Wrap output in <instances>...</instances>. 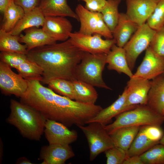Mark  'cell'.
<instances>
[{"instance_id": "1", "label": "cell", "mask_w": 164, "mask_h": 164, "mask_svg": "<svg viewBox=\"0 0 164 164\" xmlns=\"http://www.w3.org/2000/svg\"><path fill=\"white\" fill-rule=\"evenodd\" d=\"M84 52L75 46L69 38L63 42L34 48L26 54L28 59L43 70L41 82L48 84L52 80H77L75 70Z\"/></svg>"}, {"instance_id": "2", "label": "cell", "mask_w": 164, "mask_h": 164, "mask_svg": "<svg viewBox=\"0 0 164 164\" xmlns=\"http://www.w3.org/2000/svg\"><path fill=\"white\" fill-rule=\"evenodd\" d=\"M10 113L6 119L15 127L22 136L31 140L39 141L44 133L46 119L39 112L11 99Z\"/></svg>"}, {"instance_id": "3", "label": "cell", "mask_w": 164, "mask_h": 164, "mask_svg": "<svg viewBox=\"0 0 164 164\" xmlns=\"http://www.w3.org/2000/svg\"><path fill=\"white\" fill-rule=\"evenodd\" d=\"M57 121L67 127L85 125L103 109L100 105L78 102L54 92Z\"/></svg>"}, {"instance_id": "4", "label": "cell", "mask_w": 164, "mask_h": 164, "mask_svg": "<svg viewBox=\"0 0 164 164\" xmlns=\"http://www.w3.org/2000/svg\"><path fill=\"white\" fill-rule=\"evenodd\" d=\"M28 81V89L20 102L39 112L46 120L57 121L54 92L38 80Z\"/></svg>"}, {"instance_id": "5", "label": "cell", "mask_w": 164, "mask_h": 164, "mask_svg": "<svg viewBox=\"0 0 164 164\" xmlns=\"http://www.w3.org/2000/svg\"><path fill=\"white\" fill-rule=\"evenodd\" d=\"M115 118L114 122L104 126L109 134L124 127L148 125L161 126L164 122V116L157 113L147 105H139L122 112Z\"/></svg>"}, {"instance_id": "6", "label": "cell", "mask_w": 164, "mask_h": 164, "mask_svg": "<svg viewBox=\"0 0 164 164\" xmlns=\"http://www.w3.org/2000/svg\"><path fill=\"white\" fill-rule=\"evenodd\" d=\"M106 54H91L84 52L75 70L77 80L94 87L111 90L104 82L102 76L106 63Z\"/></svg>"}, {"instance_id": "7", "label": "cell", "mask_w": 164, "mask_h": 164, "mask_svg": "<svg viewBox=\"0 0 164 164\" xmlns=\"http://www.w3.org/2000/svg\"><path fill=\"white\" fill-rule=\"evenodd\" d=\"M85 126L78 127L85 135L90 150V160H94L100 153L114 146L110 135L104 125L97 122H92Z\"/></svg>"}, {"instance_id": "8", "label": "cell", "mask_w": 164, "mask_h": 164, "mask_svg": "<svg viewBox=\"0 0 164 164\" xmlns=\"http://www.w3.org/2000/svg\"><path fill=\"white\" fill-rule=\"evenodd\" d=\"M75 12L80 23L78 32L88 35L98 34L105 39H113L112 32L100 12L89 10L80 4L77 5Z\"/></svg>"}, {"instance_id": "9", "label": "cell", "mask_w": 164, "mask_h": 164, "mask_svg": "<svg viewBox=\"0 0 164 164\" xmlns=\"http://www.w3.org/2000/svg\"><path fill=\"white\" fill-rule=\"evenodd\" d=\"M156 31L146 23L139 26L123 47L128 66L132 71L140 54L149 46Z\"/></svg>"}, {"instance_id": "10", "label": "cell", "mask_w": 164, "mask_h": 164, "mask_svg": "<svg viewBox=\"0 0 164 164\" xmlns=\"http://www.w3.org/2000/svg\"><path fill=\"white\" fill-rule=\"evenodd\" d=\"M161 126L144 125L141 126L130 148L126 152V158L140 155L154 145L159 143L164 135Z\"/></svg>"}, {"instance_id": "11", "label": "cell", "mask_w": 164, "mask_h": 164, "mask_svg": "<svg viewBox=\"0 0 164 164\" xmlns=\"http://www.w3.org/2000/svg\"><path fill=\"white\" fill-rule=\"evenodd\" d=\"M98 34L88 35L78 32H71L70 38L73 44L84 52L91 54H107L116 44L113 38L103 39Z\"/></svg>"}, {"instance_id": "12", "label": "cell", "mask_w": 164, "mask_h": 164, "mask_svg": "<svg viewBox=\"0 0 164 164\" xmlns=\"http://www.w3.org/2000/svg\"><path fill=\"white\" fill-rule=\"evenodd\" d=\"M28 87V81L14 72L9 66L0 61V88L5 95L22 97Z\"/></svg>"}, {"instance_id": "13", "label": "cell", "mask_w": 164, "mask_h": 164, "mask_svg": "<svg viewBox=\"0 0 164 164\" xmlns=\"http://www.w3.org/2000/svg\"><path fill=\"white\" fill-rule=\"evenodd\" d=\"M164 72V58L155 53L149 46L145 50L143 60L132 78L150 80Z\"/></svg>"}, {"instance_id": "14", "label": "cell", "mask_w": 164, "mask_h": 164, "mask_svg": "<svg viewBox=\"0 0 164 164\" xmlns=\"http://www.w3.org/2000/svg\"><path fill=\"white\" fill-rule=\"evenodd\" d=\"M151 80L131 78L127 82V96L125 103L126 111L139 105H147Z\"/></svg>"}, {"instance_id": "15", "label": "cell", "mask_w": 164, "mask_h": 164, "mask_svg": "<svg viewBox=\"0 0 164 164\" xmlns=\"http://www.w3.org/2000/svg\"><path fill=\"white\" fill-rule=\"evenodd\" d=\"M44 133L49 144L70 145L77 139V132L70 130L61 123L52 120H46Z\"/></svg>"}, {"instance_id": "16", "label": "cell", "mask_w": 164, "mask_h": 164, "mask_svg": "<svg viewBox=\"0 0 164 164\" xmlns=\"http://www.w3.org/2000/svg\"><path fill=\"white\" fill-rule=\"evenodd\" d=\"M126 14L139 26L145 23L160 0H125Z\"/></svg>"}, {"instance_id": "17", "label": "cell", "mask_w": 164, "mask_h": 164, "mask_svg": "<svg viewBox=\"0 0 164 164\" xmlns=\"http://www.w3.org/2000/svg\"><path fill=\"white\" fill-rule=\"evenodd\" d=\"M42 29L56 41L69 39L73 29L70 22L65 17L46 16Z\"/></svg>"}, {"instance_id": "18", "label": "cell", "mask_w": 164, "mask_h": 164, "mask_svg": "<svg viewBox=\"0 0 164 164\" xmlns=\"http://www.w3.org/2000/svg\"><path fill=\"white\" fill-rule=\"evenodd\" d=\"M74 156L70 145L49 144L42 147L39 159L42 164H63Z\"/></svg>"}, {"instance_id": "19", "label": "cell", "mask_w": 164, "mask_h": 164, "mask_svg": "<svg viewBox=\"0 0 164 164\" xmlns=\"http://www.w3.org/2000/svg\"><path fill=\"white\" fill-rule=\"evenodd\" d=\"M139 27L128 17L125 13L120 12L118 23L112 32L116 45L123 47Z\"/></svg>"}, {"instance_id": "20", "label": "cell", "mask_w": 164, "mask_h": 164, "mask_svg": "<svg viewBox=\"0 0 164 164\" xmlns=\"http://www.w3.org/2000/svg\"><path fill=\"white\" fill-rule=\"evenodd\" d=\"M106 63L109 70H114L119 73H123L129 78L133 74L130 68L123 47L114 45L106 55Z\"/></svg>"}, {"instance_id": "21", "label": "cell", "mask_w": 164, "mask_h": 164, "mask_svg": "<svg viewBox=\"0 0 164 164\" xmlns=\"http://www.w3.org/2000/svg\"><path fill=\"white\" fill-rule=\"evenodd\" d=\"M39 7L45 17H68L78 21L76 13L68 5L67 0H41Z\"/></svg>"}, {"instance_id": "22", "label": "cell", "mask_w": 164, "mask_h": 164, "mask_svg": "<svg viewBox=\"0 0 164 164\" xmlns=\"http://www.w3.org/2000/svg\"><path fill=\"white\" fill-rule=\"evenodd\" d=\"M127 96V89L125 87L121 94L115 101L107 107L102 109L95 116L90 120L87 124L97 122L104 125L108 124L113 118L126 111L125 105Z\"/></svg>"}, {"instance_id": "23", "label": "cell", "mask_w": 164, "mask_h": 164, "mask_svg": "<svg viewBox=\"0 0 164 164\" xmlns=\"http://www.w3.org/2000/svg\"><path fill=\"white\" fill-rule=\"evenodd\" d=\"M24 31L25 34L19 36V41L25 44L28 51L37 47L56 43L42 28L32 27Z\"/></svg>"}, {"instance_id": "24", "label": "cell", "mask_w": 164, "mask_h": 164, "mask_svg": "<svg viewBox=\"0 0 164 164\" xmlns=\"http://www.w3.org/2000/svg\"><path fill=\"white\" fill-rule=\"evenodd\" d=\"M151 82L147 105L157 113L164 116V77L160 75Z\"/></svg>"}, {"instance_id": "25", "label": "cell", "mask_w": 164, "mask_h": 164, "mask_svg": "<svg viewBox=\"0 0 164 164\" xmlns=\"http://www.w3.org/2000/svg\"><path fill=\"white\" fill-rule=\"evenodd\" d=\"M45 16L39 7L25 13L13 29L9 32L15 36H19L21 33L26 29L33 27L42 26Z\"/></svg>"}, {"instance_id": "26", "label": "cell", "mask_w": 164, "mask_h": 164, "mask_svg": "<svg viewBox=\"0 0 164 164\" xmlns=\"http://www.w3.org/2000/svg\"><path fill=\"white\" fill-rule=\"evenodd\" d=\"M140 126L124 127L118 128L110 135L115 146L127 152L135 138Z\"/></svg>"}, {"instance_id": "27", "label": "cell", "mask_w": 164, "mask_h": 164, "mask_svg": "<svg viewBox=\"0 0 164 164\" xmlns=\"http://www.w3.org/2000/svg\"><path fill=\"white\" fill-rule=\"evenodd\" d=\"M74 90V100L81 103L94 104L98 94L94 86L78 80L72 81Z\"/></svg>"}, {"instance_id": "28", "label": "cell", "mask_w": 164, "mask_h": 164, "mask_svg": "<svg viewBox=\"0 0 164 164\" xmlns=\"http://www.w3.org/2000/svg\"><path fill=\"white\" fill-rule=\"evenodd\" d=\"M3 14V18L1 29L9 32L14 28L25 14L23 9L16 5L14 0H11Z\"/></svg>"}, {"instance_id": "29", "label": "cell", "mask_w": 164, "mask_h": 164, "mask_svg": "<svg viewBox=\"0 0 164 164\" xmlns=\"http://www.w3.org/2000/svg\"><path fill=\"white\" fill-rule=\"evenodd\" d=\"M19 36L13 35L9 32L0 30V50L1 52H15L27 54L26 46L21 44Z\"/></svg>"}, {"instance_id": "30", "label": "cell", "mask_w": 164, "mask_h": 164, "mask_svg": "<svg viewBox=\"0 0 164 164\" xmlns=\"http://www.w3.org/2000/svg\"><path fill=\"white\" fill-rule=\"evenodd\" d=\"M122 0H106L100 11L105 23L112 32L118 22L120 12L118 7Z\"/></svg>"}, {"instance_id": "31", "label": "cell", "mask_w": 164, "mask_h": 164, "mask_svg": "<svg viewBox=\"0 0 164 164\" xmlns=\"http://www.w3.org/2000/svg\"><path fill=\"white\" fill-rule=\"evenodd\" d=\"M18 74L28 80H38L41 82L43 70L36 63L28 60L22 63L16 69Z\"/></svg>"}, {"instance_id": "32", "label": "cell", "mask_w": 164, "mask_h": 164, "mask_svg": "<svg viewBox=\"0 0 164 164\" xmlns=\"http://www.w3.org/2000/svg\"><path fill=\"white\" fill-rule=\"evenodd\" d=\"M48 87L56 93L74 100V90L72 81L63 78L51 80Z\"/></svg>"}, {"instance_id": "33", "label": "cell", "mask_w": 164, "mask_h": 164, "mask_svg": "<svg viewBox=\"0 0 164 164\" xmlns=\"http://www.w3.org/2000/svg\"><path fill=\"white\" fill-rule=\"evenodd\" d=\"M140 156L144 164H164V145L156 144Z\"/></svg>"}, {"instance_id": "34", "label": "cell", "mask_w": 164, "mask_h": 164, "mask_svg": "<svg viewBox=\"0 0 164 164\" xmlns=\"http://www.w3.org/2000/svg\"><path fill=\"white\" fill-rule=\"evenodd\" d=\"M146 23L156 31L164 25V0H160Z\"/></svg>"}, {"instance_id": "35", "label": "cell", "mask_w": 164, "mask_h": 164, "mask_svg": "<svg viewBox=\"0 0 164 164\" xmlns=\"http://www.w3.org/2000/svg\"><path fill=\"white\" fill-rule=\"evenodd\" d=\"M0 59V61L16 69L20 64L28 60L26 54L6 52H1Z\"/></svg>"}, {"instance_id": "36", "label": "cell", "mask_w": 164, "mask_h": 164, "mask_svg": "<svg viewBox=\"0 0 164 164\" xmlns=\"http://www.w3.org/2000/svg\"><path fill=\"white\" fill-rule=\"evenodd\" d=\"M104 152L107 164H123L126 158V152L116 146L110 148Z\"/></svg>"}, {"instance_id": "37", "label": "cell", "mask_w": 164, "mask_h": 164, "mask_svg": "<svg viewBox=\"0 0 164 164\" xmlns=\"http://www.w3.org/2000/svg\"><path fill=\"white\" fill-rule=\"evenodd\" d=\"M149 46L155 53L164 58V25L156 31Z\"/></svg>"}, {"instance_id": "38", "label": "cell", "mask_w": 164, "mask_h": 164, "mask_svg": "<svg viewBox=\"0 0 164 164\" xmlns=\"http://www.w3.org/2000/svg\"><path fill=\"white\" fill-rule=\"evenodd\" d=\"M41 0H14L15 3L21 7L25 13L39 7Z\"/></svg>"}, {"instance_id": "39", "label": "cell", "mask_w": 164, "mask_h": 164, "mask_svg": "<svg viewBox=\"0 0 164 164\" xmlns=\"http://www.w3.org/2000/svg\"><path fill=\"white\" fill-rule=\"evenodd\" d=\"M85 3V8L91 11L100 12L105 5L106 0H78Z\"/></svg>"}, {"instance_id": "40", "label": "cell", "mask_w": 164, "mask_h": 164, "mask_svg": "<svg viewBox=\"0 0 164 164\" xmlns=\"http://www.w3.org/2000/svg\"><path fill=\"white\" fill-rule=\"evenodd\" d=\"M123 164H144L140 155H133L128 157Z\"/></svg>"}, {"instance_id": "41", "label": "cell", "mask_w": 164, "mask_h": 164, "mask_svg": "<svg viewBox=\"0 0 164 164\" xmlns=\"http://www.w3.org/2000/svg\"><path fill=\"white\" fill-rule=\"evenodd\" d=\"M11 0H0V11L3 13Z\"/></svg>"}, {"instance_id": "42", "label": "cell", "mask_w": 164, "mask_h": 164, "mask_svg": "<svg viewBox=\"0 0 164 164\" xmlns=\"http://www.w3.org/2000/svg\"><path fill=\"white\" fill-rule=\"evenodd\" d=\"M19 164H32L31 161L25 157H21L18 158L16 162Z\"/></svg>"}, {"instance_id": "43", "label": "cell", "mask_w": 164, "mask_h": 164, "mask_svg": "<svg viewBox=\"0 0 164 164\" xmlns=\"http://www.w3.org/2000/svg\"><path fill=\"white\" fill-rule=\"evenodd\" d=\"M159 143L164 145V135L160 141Z\"/></svg>"}, {"instance_id": "44", "label": "cell", "mask_w": 164, "mask_h": 164, "mask_svg": "<svg viewBox=\"0 0 164 164\" xmlns=\"http://www.w3.org/2000/svg\"><path fill=\"white\" fill-rule=\"evenodd\" d=\"M162 76H163V77H164V72L162 74Z\"/></svg>"}, {"instance_id": "45", "label": "cell", "mask_w": 164, "mask_h": 164, "mask_svg": "<svg viewBox=\"0 0 164 164\" xmlns=\"http://www.w3.org/2000/svg\"></svg>"}]
</instances>
